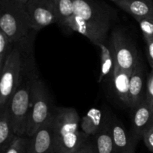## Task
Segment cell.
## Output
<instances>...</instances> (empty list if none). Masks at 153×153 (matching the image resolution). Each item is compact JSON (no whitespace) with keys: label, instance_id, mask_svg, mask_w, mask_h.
I'll list each match as a JSON object with an SVG mask.
<instances>
[{"label":"cell","instance_id":"cell-22","mask_svg":"<svg viewBox=\"0 0 153 153\" xmlns=\"http://www.w3.org/2000/svg\"><path fill=\"white\" fill-rule=\"evenodd\" d=\"M143 34L145 41L153 40V17H145L136 19Z\"/></svg>","mask_w":153,"mask_h":153},{"label":"cell","instance_id":"cell-2","mask_svg":"<svg viewBox=\"0 0 153 153\" xmlns=\"http://www.w3.org/2000/svg\"><path fill=\"white\" fill-rule=\"evenodd\" d=\"M37 31L15 44L13 51L1 70L0 109L7 106L16 88L30 78L39 77L34 56V40Z\"/></svg>","mask_w":153,"mask_h":153},{"label":"cell","instance_id":"cell-10","mask_svg":"<svg viewBox=\"0 0 153 153\" xmlns=\"http://www.w3.org/2000/svg\"><path fill=\"white\" fill-rule=\"evenodd\" d=\"M133 110L131 133L139 142L145 132L153 125V106L145 98Z\"/></svg>","mask_w":153,"mask_h":153},{"label":"cell","instance_id":"cell-12","mask_svg":"<svg viewBox=\"0 0 153 153\" xmlns=\"http://www.w3.org/2000/svg\"><path fill=\"white\" fill-rule=\"evenodd\" d=\"M145 76L144 66L140 58L132 70L130 77V108L136 107L146 98V92H144Z\"/></svg>","mask_w":153,"mask_h":153},{"label":"cell","instance_id":"cell-17","mask_svg":"<svg viewBox=\"0 0 153 153\" xmlns=\"http://www.w3.org/2000/svg\"><path fill=\"white\" fill-rule=\"evenodd\" d=\"M106 116L103 112L97 108H91L80 122L81 129L89 136H95L102 125Z\"/></svg>","mask_w":153,"mask_h":153},{"label":"cell","instance_id":"cell-27","mask_svg":"<svg viewBox=\"0 0 153 153\" xmlns=\"http://www.w3.org/2000/svg\"><path fill=\"white\" fill-rule=\"evenodd\" d=\"M12 1L17 2H20V3H23V4H26L27 2H28V0H12Z\"/></svg>","mask_w":153,"mask_h":153},{"label":"cell","instance_id":"cell-7","mask_svg":"<svg viewBox=\"0 0 153 153\" xmlns=\"http://www.w3.org/2000/svg\"><path fill=\"white\" fill-rule=\"evenodd\" d=\"M109 44L114 55L117 64L123 69L132 70L140 56L135 44L126 32L120 27L113 29Z\"/></svg>","mask_w":153,"mask_h":153},{"label":"cell","instance_id":"cell-23","mask_svg":"<svg viewBox=\"0 0 153 153\" xmlns=\"http://www.w3.org/2000/svg\"><path fill=\"white\" fill-rule=\"evenodd\" d=\"M146 100L153 106V68L147 77L146 87Z\"/></svg>","mask_w":153,"mask_h":153},{"label":"cell","instance_id":"cell-18","mask_svg":"<svg viewBox=\"0 0 153 153\" xmlns=\"http://www.w3.org/2000/svg\"><path fill=\"white\" fill-rule=\"evenodd\" d=\"M98 46L100 50L101 66H100V73L97 82L101 83L105 78L110 76L112 77L117 62L110 44H106L105 43L100 44Z\"/></svg>","mask_w":153,"mask_h":153},{"label":"cell","instance_id":"cell-3","mask_svg":"<svg viewBox=\"0 0 153 153\" xmlns=\"http://www.w3.org/2000/svg\"><path fill=\"white\" fill-rule=\"evenodd\" d=\"M55 153H74L88 141L81 129L80 117L72 107H55L53 110Z\"/></svg>","mask_w":153,"mask_h":153},{"label":"cell","instance_id":"cell-1","mask_svg":"<svg viewBox=\"0 0 153 153\" xmlns=\"http://www.w3.org/2000/svg\"><path fill=\"white\" fill-rule=\"evenodd\" d=\"M74 14L61 26L76 32L98 46L107 40L117 12L102 0H74Z\"/></svg>","mask_w":153,"mask_h":153},{"label":"cell","instance_id":"cell-16","mask_svg":"<svg viewBox=\"0 0 153 153\" xmlns=\"http://www.w3.org/2000/svg\"><path fill=\"white\" fill-rule=\"evenodd\" d=\"M94 136L97 153H117L111 131L110 118L106 117L102 125Z\"/></svg>","mask_w":153,"mask_h":153},{"label":"cell","instance_id":"cell-21","mask_svg":"<svg viewBox=\"0 0 153 153\" xmlns=\"http://www.w3.org/2000/svg\"><path fill=\"white\" fill-rule=\"evenodd\" d=\"M29 137L16 135L4 153H27Z\"/></svg>","mask_w":153,"mask_h":153},{"label":"cell","instance_id":"cell-24","mask_svg":"<svg viewBox=\"0 0 153 153\" xmlns=\"http://www.w3.org/2000/svg\"><path fill=\"white\" fill-rule=\"evenodd\" d=\"M143 140L148 149L153 153V125L145 132Z\"/></svg>","mask_w":153,"mask_h":153},{"label":"cell","instance_id":"cell-25","mask_svg":"<svg viewBox=\"0 0 153 153\" xmlns=\"http://www.w3.org/2000/svg\"><path fill=\"white\" fill-rule=\"evenodd\" d=\"M74 153H97L94 144L88 141L82 147L76 150Z\"/></svg>","mask_w":153,"mask_h":153},{"label":"cell","instance_id":"cell-28","mask_svg":"<svg viewBox=\"0 0 153 153\" xmlns=\"http://www.w3.org/2000/svg\"><path fill=\"white\" fill-rule=\"evenodd\" d=\"M110 1H111V2H114L115 4H117V6L118 4H120V2L122 1V0H110Z\"/></svg>","mask_w":153,"mask_h":153},{"label":"cell","instance_id":"cell-9","mask_svg":"<svg viewBox=\"0 0 153 153\" xmlns=\"http://www.w3.org/2000/svg\"><path fill=\"white\" fill-rule=\"evenodd\" d=\"M27 153H55L53 112L37 131L29 136Z\"/></svg>","mask_w":153,"mask_h":153},{"label":"cell","instance_id":"cell-15","mask_svg":"<svg viewBox=\"0 0 153 153\" xmlns=\"http://www.w3.org/2000/svg\"><path fill=\"white\" fill-rule=\"evenodd\" d=\"M8 105L0 109V152L4 153L16 136Z\"/></svg>","mask_w":153,"mask_h":153},{"label":"cell","instance_id":"cell-4","mask_svg":"<svg viewBox=\"0 0 153 153\" xmlns=\"http://www.w3.org/2000/svg\"><path fill=\"white\" fill-rule=\"evenodd\" d=\"M0 30L15 43L29 35L33 29L25 4L0 0Z\"/></svg>","mask_w":153,"mask_h":153},{"label":"cell","instance_id":"cell-20","mask_svg":"<svg viewBox=\"0 0 153 153\" xmlns=\"http://www.w3.org/2000/svg\"><path fill=\"white\" fill-rule=\"evenodd\" d=\"M15 44L5 33L0 30V71L13 51Z\"/></svg>","mask_w":153,"mask_h":153},{"label":"cell","instance_id":"cell-6","mask_svg":"<svg viewBox=\"0 0 153 153\" xmlns=\"http://www.w3.org/2000/svg\"><path fill=\"white\" fill-rule=\"evenodd\" d=\"M40 77V76H39ZM37 78H30L16 88L7 105L14 132L19 136H26V128L31 107L32 88Z\"/></svg>","mask_w":153,"mask_h":153},{"label":"cell","instance_id":"cell-5","mask_svg":"<svg viewBox=\"0 0 153 153\" xmlns=\"http://www.w3.org/2000/svg\"><path fill=\"white\" fill-rule=\"evenodd\" d=\"M55 106L50 94L40 77L34 80L32 88L31 107L26 128L27 136H31L40 125L50 117Z\"/></svg>","mask_w":153,"mask_h":153},{"label":"cell","instance_id":"cell-11","mask_svg":"<svg viewBox=\"0 0 153 153\" xmlns=\"http://www.w3.org/2000/svg\"><path fill=\"white\" fill-rule=\"evenodd\" d=\"M110 128L117 153H134L138 141L117 118H110Z\"/></svg>","mask_w":153,"mask_h":153},{"label":"cell","instance_id":"cell-19","mask_svg":"<svg viewBox=\"0 0 153 153\" xmlns=\"http://www.w3.org/2000/svg\"><path fill=\"white\" fill-rule=\"evenodd\" d=\"M58 17V23H63L74 14V0H53Z\"/></svg>","mask_w":153,"mask_h":153},{"label":"cell","instance_id":"cell-8","mask_svg":"<svg viewBox=\"0 0 153 153\" xmlns=\"http://www.w3.org/2000/svg\"><path fill=\"white\" fill-rule=\"evenodd\" d=\"M25 5L32 29L39 32L48 26L58 23L53 0H28Z\"/></svg>","mask_w":153,"mask_h":153},{"label":"cell","instance_id":"cell-26","mask_svg":"<svg viewBox=\"0 0 153 153\" xmlns=\"http://www.w3.org/2000/svg\"><path fill=\"white\" fill-rule=\"evenodd\" d=\"M147 58L151 68H153V40L146 42Z\"/></svg>","mask_w":153,"mask_h":153},{"label":"cell","instance_id":"cell-13","mask_svg":"<svg viewBox=\"0 0 153 153\" xmlns=\"http://www.w3.org/2000/svg\"><path fill=\"white\" fill-rule=\"evenodd\" d=\"M131 72L132 70H125L116 64L112 75L115 93L120 100L128 107L130 106L129 88Z\"/></svg>","mask_w":153,"mask_h":153},{"label":"cell","instance_id":"cell-14","mask_svg":"<svg viewBox=\"0 0 153 153\" xmlns=\"http://www.w3.org/2000/svg\"><path fill=\"white\" fill-rule=\"evenodd\" d=\"M117 6L135 20L153 17V0H122Z\"/></svg>","mask_w":153,"mask_h":153}]
</instances>
